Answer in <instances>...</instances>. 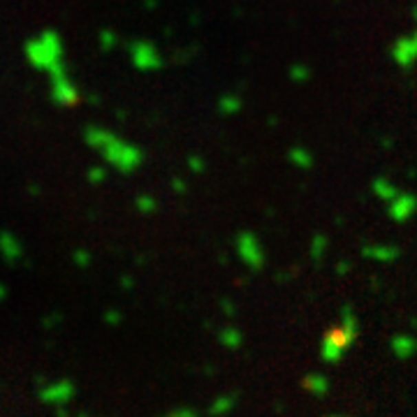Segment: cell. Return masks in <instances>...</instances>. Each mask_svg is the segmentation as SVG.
I'll list each match as a JSON object with an SVG mask.
<instances>
[{
    "label": "cell",
    "mask_w": 417,
    "mask_h": 417,
    "mask_svg": "<svg viewBox=\"0 0 417 417\" xmlns=\"http://www.w3.org/2000/svg\"><path fill=\"white\" fill-rule=\"evenodd\" d=\"M54 98L58 100L61 105H72L74 100H77V88L70 84L67 74L61 70H56L54 72Z\"/></svg>",
    "instance_id": "cell-9"
},
{
    "label": "cell",
    "mask_w": 417,
    "mask_h": 417,
    "mask_svg": "<svg viewBox=\"0 0 417 417\" xmlns=\"http://www.w3.org/2000/svg\"><path fill=\"white\" fill-rule=\"evenodd\" d=\"M371 193H374L378 200H383L385 204H387V202L394 197L396 193H399V188H396L394 183L387 179V176H376V179L371 181Z\"/></svg>",
    "instance_id": "cell-13"
},
{
    "label": "cell",
    "mask_w": 417,
    "mask_h": 417,
    "mask_svg": "<svg viewBox=\"0 0 417 417\" xmlns=\"http://www.w3.org/2000/svg\"><path fill=\"white\" fill-rule=\"evenodd\" d=\"M225 313H227V315L235 313V308H232V301H225Z\"/></svg>",
    "instance_id": "cell-28"
},
{
    "label": "cell",
    "mask_w": 417,
    "mask_h": 417,
    "mask_svg": "<svg viewBox=\"0 0 417 417\" xmlns=\"http://www.w3.org/2000/svg\"><path fill=\"white\" fill-rule=\"evenodd\" d=\"M392 61L396 63L401 70H410L417 63V28L413 33L401 35L399 40H394L389 49Z\"/></svg>",
    "instance_id": "cell-5"
},
{
    "label": "cell",
    "mask_w": 417,
    "mask_h": 417,
    "mask_svg": "<svg viewBox=\"0 0 417 417\" xmlns=\"http://www.w3.org/2000/svg\"><path fill=\"white\" fill-rule=\"evenodd\" d=\"M86 139L91 147H96L100 153L105 156L107 162H111V165L123 174L135 172L144 160L142 151H139L135 144L123 142V139H118L116 135H111V132L107 130H100V128L88 130Z\"/></svg>",
    "instance_id": "cell-1"
},
{
    "label": "cell",
    "mask_w": 417,
    "mask_h": 417,
    "mask_svg": "<svg viewBox=\"0 0 417 417\" xmlns=\"http://www.w3.org/2000/svg\"><path fill=\"white\" fill-rule=\"evenodd\" d=\"M237 257L242 260L250 271H260L264 267V248L253 232H239L235 239Z\"/></svg>",
    "instance_id": "cell-4"
},
{
    "label": "cell",
    "mask_w": 417,
    "mask_h": 417,
    "mask_svg": "<svg viewBox=\"0 0 417 417\" xmlns=\"http://www.w3.org/2000/svg\"><path fill=\"white\" fill-rule=\"evenodd\" d=\"M348 269H350V262L341 260V262L336 264V271H339V276H343V274H348Z\"/></svg>",
    "instance_id": "cell-25"
},
{
    "label": "cell",
    "mask_w": 417,
    "mask_h": 417,
    "mask_svg": "<svg viewBox=\"0 0 417 417\" xmlns=\"http://www.w3.org/2000/svg\"><path fill=\"white\" fill-rule=\"evenodd\" d=\"M301 387L311 396H315V399H320V396H325L327 392H330V381L322 374H308L304 376V381H301Z\"/></svg>",
    "instance_id": "cell-12"
},
{
    "label": "cell",
    "mask_w": 417,
    "mask_h": 417,
    "mask_svg": "<svg viewBox=\"0 0 417 417\" xmlns=\"http://www.w3.org/2000/svg\"><path fill=\"white\" fill-rule=\"evenodd\" d=\"M186 188H188V186H186V183H183L181 179H174V191H176V193H186Z\"/></svg>",
    "instance_id": "cell-26"
},
{
    "label": "cell",
    "mask_w": 417,
    "mask_h": 417,
    "mask_svg": "<svg viewBox=\"0 0 417 417\" xmlns=\"http://www.w3.org/2000/svg\"><path fill=\"white\" fill-rule=\"evenodd\" d=\"M28 58L33 65H40V67H47L56 72V70H61L63 65V49H61V40L58 35L54 33H44L40 35L37 40H33L28 44Z\"/></svg>",
    "instance_id": "cell-2"
},
{
    "label": "cell",
    "mask_w": 417,
    "mask_h": 417,
    "mask_svg": "<svg viewBox=\"0 0 417 417\" xmlns=\"http://www.w3.org/2000/svg\"><path fill=\"white\" fill-rule=\"evenodd\" d=\"M135 206L139 208V213H153L158 204H156V200L151 197V195H139Z\"/></svg>",
    "instance_id": "cell-22"
},
{
    "label": "cell",
    "mask_w": 417,
    "mask_h": 417,
    "mask_svg": "<svg viewBox=\"0 0 417 417\" xmlns=\"http://www.w3.org/2000/svg\"><path fill=\"white\" fill-rule=\"evenodd\" d=\"M389 350H392V355H394L396 359L406 362V359L415 357L417 341L410 336V334H396V336H392V341H389Z\"/></svg>",
    "instance_id": "cell-10"
},
{
    "label": "cell",
    "mask_w": 417,
    "mask_h": 417,
    "mask_svg": "<svg viewBox=\"0 0 417 417\" xmlns=\"http://www.w3.org/2000/svg\"><path fill=\"white\" fill-rule=\"evenodd\" d=\"M218 341H220V345L227 348V350H237V348H242V343H244V334H242V330H237V327L227 325L218 332Z\"/></svg>",
    "instance_id": "cell-15"
},
{
    "label": "cell",
    "mask_w": 417,
    "mask_h": 417,
    "mask_svg": "<svg viewBox=\"0 0 417 417\" xmlns=\"http://www.w3.org/2000/svg\"><path fill=\"white\" fill-rule=\"evenodd\" d=\"M130 56L135 67L142 70V72H151V70L162 67V56L151 42H135L130 47Z\"/></svg>",
    "instance_id": "cell-6"
},
{
    "label": "cell",
    "mask_w": 417,
    "mask_h": 417,
    "mask_svg": "<svg viewBox=\"0 0 417 417\" xmlns=\"http://www.w3.org/2000/svg\"><path fill=\"white\" fill-rule=\"evenodd\" d=\"M188 167H191L195 174H202L206 165H204V160H202L200 156H193V158H188Z\"/></svg>",
    "instance_id": "cell-23"
},
{
    "label": "cell",
    "mask_w": 417,
    "mask_h": 417,
    "mask_svg": "<svg viewBox=\"0 0 417 417\" xmlns=\"http://www.w3.org/2000/svg\"><path fill=\"white\" fill-rule=\"evenodd\" d=\"M330 250V237L322 235V232H315L311 239V246H308V253H311V260L320 262L325 257V253Z\"/></svg>",
    "instance_id": "cell-18"
},
{
    "label": "cell",
    "mask_w": 417,
    "mask_h": 417,
    "mask_svg": "<svg viewBox=\"0 0 417 417\" xmlns=\"http://www.w3.org/2000/svg\"><path fill=\"white\" fill-rule=\"evenodd\" d=\"M417 213V197L413 193H396L394 197L387 202V216L394 223H408Z\"/></svg>",
    "instance_id": "cell-7"
},
{
    "label": "cell",
    "mask_w": 417,
    "mask_h": 417,
    "mask_svg": "<svg viewBox=\"0 0 417 417\" xmlns=\"http://www.w3.org/2000/svg\"><path fill=\"white\" fill-rule=\"evenodd\" d=\"M169 415H197V410L195 408H188V406H181V408H174V410H169Z\"/></svg>",
    "instance_id": "cell-24"
},
{
    "label": "cell",
    "mask_w": 417,
    "mask_h": 417,
    "mask_svg": "<svg viewBox=\"0 0 417 417\" xmlns=\"http://www.w3.org/2000/svg\"><path fill=\"white\" fill-rule=\"evenodd\" d=\"M288 74H290V81H292V84H308L313 77L311 67L304 65V63H295V65H290Z\"/></svg>",
    "instance_id": "cell-20"
},
{
    "label": "cell",
    "mask_w": 417,
    "mask_h": 417,
    "mask_svg": "<svg viewBox=\"0 0 417 417\" xmlns=\"http://www.w3.org/2000/svg\"><path fill=\"white\" fill-rule=\"evenodd\" d=\"M362 255L371 262H381V264H389L394 260H399V248L389 244H366L362 248Z\"/></svg>",
    "instance_id": "cell-8"
},
{
    "label": "cell",
    "mask_w": 417,
    "mask_h": 417,
    "mask_svg": "<svg viewBox=\"0 0 417 417\" xmlns=\"http://www.w3.org/2000/svg\"><path fill=\"white\" fill-rule=\"evenodd\" d=\"M413 21H415V26H417V5L413 8Z\"/></svg>",
    "instance_id": "cell-29"
},
{
    "label": "cell",
    "mask_w": 417,
    "mask_h": 417,
    "mask_svg": "<svg viewBox=\"0 0 417 417\" xmlns=\"http://www.w3.org/2000/svg\"><path fill=\"white\" fill-rule=\"evenodd\" d=\"M244 109V100L242 96H237V93H225V96H220L218 100V111L223 114V116H235Z\"/></svg>",
    "instance_id": "cell-16"
},
{
    "label": "cell",
    "mask_w": 417,
    "mask_h": 417,
    "mask_svg": "<svg viewBox=\"0 0 417 417\" xmlns=\"http://www.w3.org/2000/svg\"><path fill=\"white\" fill-rule=\"evenodd\" d=\"M288 160L290 165H295L297 169H311L315 165V158L306 147H292L288 151Z\"/></svg>",
    "instance_id": "cell-14"
},
{
    "label": "cell",
    "mask_w": 417,
    "mask_h": 417,
    "mask_svg": "<svg viewBox=\"0 0 417 417\" xmlns=\"http://www.w3.org/2000/svg\"><path fill=\"white\" fill-rule=\"evenodd\" d=\"M237 406V396L235 394H223V396H216L208 406V415H227L232 413Z\"/></svg>",
    "instance_id": "cell-17"
},
{
    "label": "cell",
    "mask_w": 417,
    "mask_h": 417,
    "mask_svg": "<svg viewBox=\"0 0 417 417\" xmlns=\"http://www.w3.org/2000/svg\"><path fill=\"white\" fill-rule=\"evenodd\" d=\"M103 176H105V172H103V169H93V172H91V181H103Z\"/></svg>",
    "instance_id": "cell-27"
},
{
    "label": "cell",
    "mask_w": 417,
    "mask_h": 417,
    "mask_svg": "<svg viewBox=\"0 0 417 417\" xmlns=\"http://www.w3.org/2000/svg\"><path fill=\"white\" fill-rule=\"evenodd\" d=\"M357 341V336L352 332H348L343 325L336 327H330V330L325 332V336L320 341V357L322 362L327 364H339L341 359L345 357V352L350 350L352 343Z\"/></svg>",
    "instance_id": "cell-3"
},
{
    "label": "cell",
    "mask_w": 417,
    "mask_h": 417,
    "mask_svg": "<svg viewBox=\"0 0 417 417\" xmlns=\"http://www.w3.org/2000/svg\"><path fill=\"white\" fill-rule=\"evenodd\" d=\"M339 322L345 327L348 332H352L355 336H359V320H357L355 311H352V306H343V308H341V320Z\"/></svg>",
    "instance_id": "cell-21"
},
{
    "label": "cell",
    "mask_w": 417,
    "mask_h": 417,
    "mask_svg": "<svg viewBox=\"0 0 417 417\" xmlns=\"http://www.w3.org/2000/svg\"><path fill=\"white\" fill-rule=\"evenodd\" d=\"M72 385L67 381H61L56 385H49V387L42 389V401L44 403H52V406H61V403H67L72 399Z\"/></svg>",
    "instance_id": "cell-11"
},
{
    "label": "cell",
    "mask_w": 417,
    "mask_h": 417,
    "mask_svg": "<svg viewBox=\"0 0 417 417\" xmlns=\"http://www.w3.org/2000/svg\"><path fill=\"white\" fill-rule=\"evenodd\" d=\"M0 250H3V255L8 257V260H17V257L21 255V246H19L17 239L8 235V232L0 235Z\"/></svg>",
    "instance_id": "cell-19"
}]
</instances>
